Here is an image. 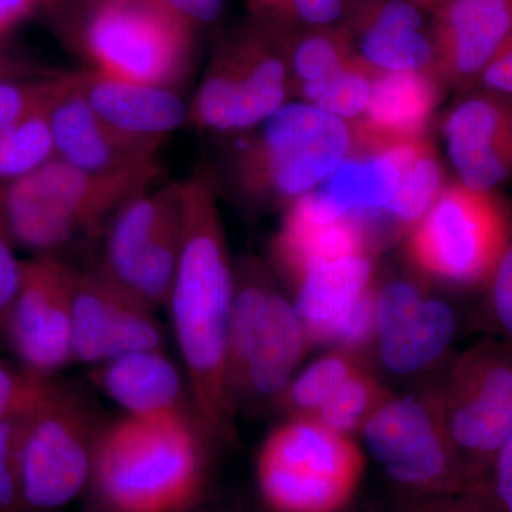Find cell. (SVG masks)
I'll return each instance as SVG.
<instances>
[{
    "label": "cell",
    "mask_w": 512,
    "mask_h": 512,
    "mask_svg": "<svg viewBox=\"0 0 512 512\" xmlns=\"http://www.w3.org/2000/svg\"><path fill=\"white\" fill-rule=\"evenodd\" d=\"M183 183L184 235L167 308L195 419L212 447L237 437L238 409L228 377V326L235 269L218 208L214 171Z\"/></svg>",
    "instance_id": "cell-1"
},
{
    "label": "cell",
    "mask_w": 512,
    "mask_h": 512,
    "mask_svg": "<svg viewBox=\"0 0 512 512\" xmlns=\"http://www.w3.org/2000/svg\"><path fill=\"white\" fill-rule=\"evenodd\" d=\"M212 451L191 410L123 414L97 439L90 503L103 512H192Z\"/></svg>",
    "instance_id": "cell-2"
},
{
    "label": "cell",
    "mask_w": 512,
    "mask_h": 512,
    "mask_svg": "<svg viewBox=\"0 0 512 512\" xmlns=\"http://www.w3.org/2000/svg\"><path fill=\"white\" fill-rule=\"evenodd\" d=\"M235 148L225 164L229 191L254 210L288 207L315 190L352 150L345 121L289 101Z\"/></svg>",
    "instance_id": "cell-3"
},
{
    "label": "cell",
    "mask_w": 512,
    "mask_h": 512,
    "mask_svg": "<svg viewBox=\"0 0 512 512\" xmlns=\"http://www.w3.org/2000/svg\"><path fill=\"white\" fill-rule=\"evenodd\" d=\"M158 163L116 174H92L55 160L0 185V217L16 247L56 255L76 239L106 231L131 198L150 190Z\"/></svg>",
    "instance_id": "cell-4"
},
{
    "label": "cell",
    "mask_w": 512,
    "mask_h": 512,
    "mask_svg": "<svg viewBox=\"0 0 512 512\" xmlns=\"http://www.w3.org/2000/svg\"><path fill=\"white\" fill-rule=\"evenodd\" d=\"M74 40L89 69L180 89L194 57V29L158 0H83Z\"/></svg>",
    "instance_id": "cell-5"
},
{
    "label": "cell",
    "mask_w": 512,
    "mask_h": 512,
    "mask_svg": "<svg viewBox=\"0 0 512 512\" xmlns=\"http://www.w3.org/2000/svg\"><path fill=\"white\" fill-rule=\"evenodd\" d=\"M308 346L292 301L274 279L261 271L241 272L228 326V377L237 409L274 406L298 373Z\"/></svg>",
    "instance_id": "cell-6"
},
{
    "label": "cell",
    "mask_w": 512,
    "mask_h": 512,
    "mask_svg": "<svg viewBox=\"0 0 512 512\" xmlns=\"http://www.w3.org/2000/svg\"><path fill=\"white\" fill-rule=\"evenodd\" d=\"M292 96L282 36L254 20L215 47L190 101V124L208 133H248Z\"/></svg>",
    "instance_id": "cell-7"
},
{
    "label": "cell",
    "mask_w": 512,
    "mask_h": 512,
    "mask_svg": "<svg viewBox=\"0 0 512 512\" xmlns=\"http://www.w3.org/2000/svg\"><path fill=\"white\" fill-rule=\"evenodd\" d=\"M363 470L352 437L308 417H288L266 437L258 461L259 491L275 512H335Z\"/></svg>",
    "instance_id": "cell-8"
},
{
    "label": "cell",
    "mask_w": 512,
    "mask_h": 512,
    "mask_svg": "<svg viewBox=\"0 0 512 512\" xmlns=\"http://www.w3.org/2000/svg\"><path fill=\"white\" fill-rule=\"evenodd\" d=\"M103 426L89 397L64 382L25 420L20 478L29 512L62 510L89 490Z\"/></svg>",
    "instance_id": "cell-9"
},
{
    "label": "cell",
    "mask_w": 512,
    "mask_h": 512,
    "mask_svg": "<svg viewBox=\"0 0 512 512\" xmlns=\"http://www.w3.org/2000/svg\"><path fill=\"white\" fill-rule=\"evenodd\" d=\"M437 396L468 478L490 470L512 436V342L483 339L457 357Z\"/></svg>",
    "instance_id": "cell-10"
},
{
    "label": "cell",
    "mask_w": 512,
    "mask_h": 512,
    "mask_svg": "<svg viewBox=\"0 0 512 512\" xmlns=\"http://www.w3.org/2000/svg\"><path fill=\"white\" fill-rule=\"evenodd\" d=\"M508 247L504 212L488 191L457 183L440 192L410 237V258L423 274L471 285L493 275Z\"/></svg>",
    "instance_id": "cell-11"
},
{
    "label": "cell",
    "mask_w": 512,
    "mask_h": 512,
    "mask_svg": "<svg viewBox=\"0 0 512 512\" xmlns=\"http://www.w3.org/2000/svg\"><path fill=\"white\" fill-rule=\"evenodd\" d=\"M360 433L370 456L396 483L437 493L470 483L448 436L437 390L390 394Z\"/></svg>",
    "instance_id": "cell-12"
},
{
    "label": "cell",
    "mask_w": 512,
    "mask_h": 512,
    "mask_svg": "<svg viewBox=\"0 0 512 512\" xmlns=\"http://www.w3.org/2000/svg\"><path fill=\"white\" fill-rule=\"evenodd\" d=\"M183 235V183L150 188L111 218L100 265L153 308H167Z\"/></svg>",
    "instance_id": "cell-13"
},
{
    "label": "cell",
    "mask_w": 512,
    "mask_h": 512,
    "mask_svg": "<svg viewBox=\"0 0 512 512\" xmlns=\"http://www.w3.org/2000/svg\"><path fill=\"white\" fill-rule=\"evenodd\" d=\"M77 268L57 255L22 259L18 295L5 336L19 365L56 376L73 362V296Z\"/></svg>",
    "instance_id": "cell-14"
},
{
    "label": "cell",
    "mask_w": 512,
    "mask_h": 512,
    "mask_svg": "<svg viewBox=\"0 0 512 512\" xmlns=\"http://www.w3.org/2000/svg\"><path fill=\"white\" fill-rule=\"evenodd\" d=\"M156 311L103 266L77 269L73 362L94 367L124 353L163 348Z\"/></svg>",
    "instance_id": "cell-15"
},
{
    "label": "cell",
    "mask_w": 512,
    "mask_h": 512,
    "mask_svg": "<svg viewBox=\"0 0 512 512\" xmlns=\"http://www.w3.org/2000/svg\"><path fill=\"white\" fill-rule=\"evenodd\" d=\"M56 158L92 174H116L157 163L165 141L123 133L101 120L72 73L49 110Z\"/></svg>",
    "instance_id": "cell-16"
},
{
    "label": "cell",
    "mask_w": 512,
    "mask_h": 512,
    "mask_svg": "<svg viewBox=\"0 0 512 512\" xmlns=\"http://www.w3.org/2000/svg\"><path fill=\"white\" fill-rule=\"evenodd\" d=\"M512 32V0H446L436 10L433 69L460 83L483 72Z\"/></svg>",
    "instance_id": "cell-17"
},
{
    "label": "cell",
    "mask_w": 512,
    "mask_h": 512,
    "mask_svg": "<svg viewBox=\"0 0 512 512\" xmlns=\"http://www.w3.org/2000/svg\"><path fill=\"white\" fill-rule=\"evenodd\" d=\"M433 67L377 72L365 113L349 124L352 150L373 151L424 138L439 101Z\"/></svg>",
    "instance_id": "cell-18"
},
{
    "label": "cell",
    "mask_w": 512,
    "mask_h": 512,
    "mask_svg": "<svg viewBox=\"0 0 512 512\" xmlns=\"http://www.w3.org/2000/svg\"><path fill=\"white\" fill-rule=\"evenodd\" d=\"M370 225L366 218L333 214L309 191L286 207L272 244L274 259L293 282L322 262L369 254Z\"/></svg>",
    "instance_id": "cell-19"
},
{
    "label": "cell",
    "mask_w": 512,
    "mask_h": 512,
    "mask_svg": "<svg viewBox=\"0 0 512 512\" xmlns=\"http://www.w3.org/2000/svg\"><path fill=\"white\" fill-rule=\"evenodd\" d=\"M448 156L461 184L490 191L512 170V113L497 101L474 97L444 123Z\"/></svg>",
    "instance_id": "cell-20"
},
{
    "label": "cell",
    "mask_w": 512,
    "mask_h": 512,
    "mask_svg": "<svg viewBox=\"0 0 512 512\" xmlns=\"http://www.w3.org/2000/svg\"><path fill=\"white\" fill-rule=\"evenodd\" d=\"M77 80L94 113L123 133L165 141L190 124V103L173 87L117 79L92 69L77 72Z\"/></svg>",
    "instance_id": "cell-21"
},
{
    "label": "cell",
    "mask_w": 512,
    "mask_h": 512,
    "mask_svg": "<svg viewBox=\"0 0 512 512\" xmlns=\"http://www.w3.org/2000/svg\"><path fill=\"white\" fill-rule=\"evenodd\" d=\"M420 10L412 0H360L345 28L357 57L379 72L433 67V40Z\"/></svg>",
    "instance_id": "cell-22"
},
{
    "label": "cell",
    "mask_w": 512,
    "mask_h": 512,
    "mask_svg": "<svg viewBox=\"0 0 512 512\" xmlns=\"http://www.w3.org/2000/svg\"><path fill=\"white\" fill-rule=\"evenodd\" d=\"M92 382L131 416L191 410L187 379L163 348L136 350L92 369Z\"/></svg>",
    "instance_id": "cell-23"
},
{
    "label": "cell",
    "mask_w": 512,
    "mask_h": 512,
    "mask_svg": "<svg viewBox=\"0 0 512 512\" xmlns=\"http://www.w3.org/2000/svg\"><path fill=\"white\" fill-rule=\"evenodd\" d=\"M457 335V316L443 299L424 298L377 330V359L390 375L414 376L443 359Z\"/></svg>",
    "instance_id": "cell-24"
},
{
    "label": "cell",
    "mask_w": 512,
    "mask_h": 512,
    "mask_svg": "<svg viewBox=\"0 0 512 512\" xmlns=\"http://www.w3.org/2000/svg\"><path fill=\"white\" fill-rule=\"evenodd\" d=\"M373 261L369 254H353L322 262L292 282V305L316 345L320 335L373 289Z\"/></svg>",
    "instance_id": "cell-25"
},
{
    "label": "cell",
    "mask_w": 512,
    "mask_h": 512,
    "mask_svg": "<svg viewBox=\"0 0 512 512\" xmlns=\"http://www.w3.org/2000/svg\"><path fill=\"white\" fill-rule=\"evenodd\" d=\"M399 185V167L389 148L350 151L315 190L318 200L340 217H383Z\"/></svg>",
    "instance_id": "cell-26"
},
{
    "label": "cell",
    "mask_w": 512,
    "mask_h": 512,
    "mask_svg": "<svg viewBox=\"0 0 512 512\" xmlns=\"http://www.w3.org/2000/svg\"><path fill=\"white\" fill-rule=\"evenodd\" d=\"M387 148L399 167V185L383 217L414 227L443 191V168L424 138Z\"/></svg>",
    "instance_id": "cell-27"
},
{
    "label": "cell",
    "mask_w": 512,
    "mask_h": 512,
    "mask_svg": "<svg viewBox=\"0 0 512 512\" xmlns=\"http://www.w3.org/2000/svg\"><path fill=\"white\" fill-rule=\"evenodd\" d=\"M281 36L293 94L305 84L338 72L356 56L348 30L342 26L301 30Z\"/></svg>",
    "instance_id": "cell-28"
},
{
    "label": "cell",
    "mask_w": 512,
    "mask_h": 512,
    "mask_svg": "<svg viewBox=\"0 0 512 512\" xmlns=\"http://www.w3.org/2000/svg\"><path fill=\"white\" fill-rule=\"evenodd\" d=\"M363 360L357 352L335 348L296 373L274 407L288 417L312 419L333 392L355 373Z\"/></svg>",
    "instance_id": "cell-29"
},
{
    "label": "cell",
    "mask_w": 512,
    "mask_h": 512,
    "mask_svg": "<svg viewBox=\"0 0 512 512\" xmlns=\"http://www.w3.org/2000/svg\"><path fill=\"white\" fill-rule=\"evenodd\" d=\"M379 70L359 59L357 55L338 72L296 90V96L346 124L355 123L365 113L373 80Z\"/></svg>",
    "instance_id": "cell-30"
},
{
    "label": "cell",
    "mask_w": 512,
    "mask_h": 512,
    "mask_svg": "<svg viewBox=\"0 0 512 512\" xmlns=\"http://www.w3.org/2000/svg\"><path fill=\"white\" fill-rule=\"evenodd\" d=\"M49 110L0 131V185L20 180L55 160Z\"/></svg>",
    "instance_id": "cell-31"
},
{
    "label": "cell",
    "mask_w": 512,
    "mask_h": 512,
    "mask_svg": "<svg viewBox=\"0 0 512 512\" xmlns=\"http://www.w3.org/2000/svg\"><path fill=\"white\" fill-rule=\"evenodd\" d=\"M390 396L365 363L352 373L312 417L323 426L352 437Z\"/></svg>",
    "instance_id": "cell-32"
},
{
    "label": "cell",
    "mask_w": 512,
    "mask_h": 512,
    "mask_svg": "<svg viewBox=\"0 0 512 512\" xmlns=\"http://www.w3.org/2000/svg\"><path fill=\"white\" fill-rule=\"evenodd\" d=\"M256 22L281 35L328 28L345 15V0H247Z\"/></svg>",
    "instance_id": "cell-33"
},
{
    "label": "cell",
    "mask_w": 512,
    "mask_h": 512,
    "mask_svg": "<svg viewBox=\"0 0 512 512\" xmlns=\"http://www.w3.org/2000/svg\"><path fill=\"white\" fill-rule=\"evenodd\" d=\"M72 73L47 70L35 76L0 82V131L49 110L69 83Z\"/></svg>",
    "instance_id": "cell-34"
},
{
    "label": "cell",
    "mask_w": 512,
    "mask_h": 512,
    "mask_svg": "<svg viewBox=\"0 0 512 512\" xmlns=\"http://www.w3.org/2000/svg\"><path fill=\"white\" fill-rule=\"evenodd\" d=\"M62 380L0 359V423L28 419L49 400Z\"/></svg>",
    "instance_id": "cell-35"
},
{
    "label": "cell",
    "mask_w": 512,
    "mask_h": 512,
    "mask_svg": "<svg viewBox=\"0 0 512 512\" xmlns=\"http://www.w3.org/2000/svg\"><path fill=\"white\" fill-rule=\"evenodd\" d=\"M25 420L0 423V512H29L20 478V446Z\"/></svg>",
    "instance_id": "cell-36"
},
{
    "label": "cell",
    "mask_w": 512,
    "mask_h": 512,
    "mask_svg": "<svg viewBox=\"0 0 512 512\" xmlns=\"http://www.w3.org/2000/svg\"><path fill=\"white\" fill-rule=\"evenodd\" d=\"M15 242L0 217V333L5 335L10 309L18 295L22 259L16 256Z\"/></svg>",
    "instance_id": "cell-37"
},
{
    "label": "cell",
    "mask_w": 512,
    "mask_h": 512,
    "mask_svg": "<svg viewBox=\"0 0 512 512\" xmlns=\"http://www.w3.org/2000/svg\"><path fill=\"white\" fill-rule=\"evenodd\" d=\"M493 312L507 339L512 342V244H508L493 272Z\"/></svg>",
    "instance_id": "cell-38"
},
{
    "label": "cell",
    "mask_w": 512,
    "mask_h": 512,
    "mask_svg": "<svg viewBox=\"0 0 512 512\" xmlns=\"http://www.w3.org/2000/svg\"><path fill=\"white\" fill-rule=\"evenodd\" d=\"M487 474L498 511L512 512V436L495 454Z\"/></svg>",
    "instance_id": "cell-39"
},
{
    "label": "cell",
    "mask_w": 512,
    "mask_h": 512,
    "mask_svg": "<svg viewBox=\"0 0 512 512\" xmlns=\"http://www.w3.org/2000/svg\"><path fill=\"white\" fill-rule=\"evenodd\" d=\"M158 2L187 20L192 28L217 22L225 8V0H158Z\"/></svg>",
    "instance_id": "cell-40"
},
{
    "label": "cell",
    "mask_w": 512,
    "mask_h": 512,
    "mask_svg": "<svg viewBox=\"0 0 512 512\" xmlns=\"http://www.w3.org/2000/svg\"><path fill=\"white\" fill-rule=\"evenodd\" d=\"M483 80L491 89L512 94V32L483 70Z\"/></svg>",
    "instance_id": "cell-41"
},
{
    "label": "cell",
    "mask_w": 512,
    "mask_h": 512,
    "mask_svg": "<svg viewBox=\"0 0 512 512\" xmlns=\"http://www.w3.org/2000/svg\"><path fill=\"white\" fill-rule=\"evenodd\" d=\"M40 0H0V39L28 18Z\"/></svg>",
    "instance_id": "cell-42"
},
{
    "label": "cell",
    "mask_w": 512,
    "mask_h": 512,
    "mask_svg": "<svg viewBox=\"0 0 512 512\" xmlns=\"http://www.w3.org/2000/svg\"><path fill=\"white\" fill-rule=\"evenodd\" d=\"M47 70L35 67L33 64L20 60L18 57L10 56L0 49V82L3 80L16 79V77L35 76L45 73Z\"/></svg>",
    "instance_id": "cell-43"
},
{
    "label": "cell",
    "mask_w": 512,
    "mask_h": 512,
    "mask_svg": "<svg viewBox=\"0 0 512 512\" xmlns=\"http://www.w3.org/2000/svg\"><path fill=\"white\" fill-rule=\"evenodd\" d=\"M436 512H488L485 508L480 505L466 504V505H454V507L440 508Z\"/></svg>",
    "instance_id": "cell-44"
},
{
    "label": "cell",
    "mask_w": 512,
    "mask_h": 512,
    "mask_svg": "<svg viewBox=\"0 0 512 512\" xmlns=\"http://www.w3.org/2000/svg\"><path fill=\"white\" fill-rule=\"evenodd\" d=\"M421 9H434L437 10L443 5L446 0H412Z\"/></svg>",
    "instance_id": "cell-45"
},
{
    "label": "cell",
    "mask_w": 512,
    "mask_h": 512,
    "mask_svg": "<svg viewBox=\"0 0 512 512\" xmlns=\"http://www.w3.org/2000/svg\"><path fill=\"white\" fill-rule=\"evenodd\" d=\"M84 512H103L100 510V508H97L96 505L93 503H90L89 507H87V510Z\"/></svg>",
    "instance_id": "cell-46"
},
{
    "label": "cell",
    "mask_w": 512,
    "mask_h": 512,
    "mask_svg": "<svg viewBox=\"0 0 512 512\" xmlns=\"http://www.w3.org/2000/svg\"><path fill=\"white\" fill-rule=\"evenodd\" d=\"M60 0H40V3H49V5H56Z\"/></svg>",
    "instance_id": "cell-47"
},
{
    "label": "cell",
    "mask_w": 512,
    "mask_h": 512,
    "mask_svg": "<svg viewBox=\"0 0 512 512\" xmlns=\"http://www.w3.org/2000/svg\"><path fill=\"white\" fill-rule=\"evenodd\" d=\"M192 512H194V511H192Z\"/></svg>",
    "instance_id": "cell-48"
}]
</instances>
